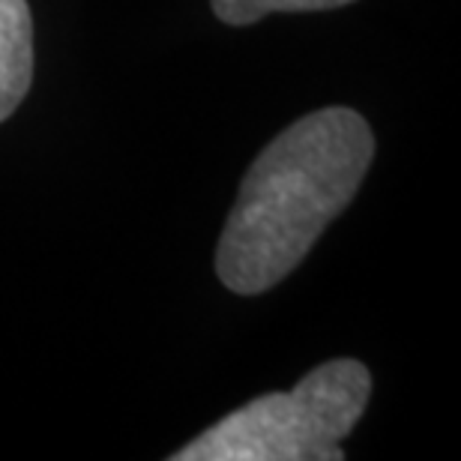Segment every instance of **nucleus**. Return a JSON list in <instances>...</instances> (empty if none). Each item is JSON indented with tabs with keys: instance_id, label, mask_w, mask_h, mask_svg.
<instances>
[{
	"instance_id": "nucleus-3",
	"label": "nucleus",
	"mask_w": 461,
	"mask_h": 461,
	"mask_svg": "<svg viewBox=\"0 0 461 461\" xmlns=\"http://www.w3.org/2000/svg\"><path fill=\"white\" fill-rule=\"evenodd\" d=\"M33 81V18L27 0H0V123Z\"/></svg>"
},
{
	"instance_id": "nucleus-1",
	"label": "nucleus",
	"mask_w": 461,
	"mask_h": 461,
	"mask_svg": "<svg viewBox=\"0 0 461 461\" xmlns=\"http://www.w3.org/2000/svg\"><path fill=\"white\" fill-rule=\"evenodd\" d=\"M372 159V126L354 108H321L276 135L249 165L219 237L225 288L255 297L297 270L354 201Z\"/></svg>"
},
{
	"instance_id": "nucleus-2",
	"label": "nucleus",
	"mask_w": 461,
	"mask_h": 461,
	"mask_svg": "<svg viewBox=\"0 0 461 461\" xmlns=\"http://www.w3.org/2000/svg\"><path fill=\"white\" fill-rule=\"evenodd\" d=\"M372 375L339 357L312 368L291 393L258 395L189 440L171 461H342V440L363 417Z\"/></svg>"
},
{
	"instance_id": "nucleus-4",
	"label": "nucleus",
	"mask_w": 461,
	"mask_h": 461,
	"mask_svg": "<svg viewBox=\"0 0 461 461\" xmlns=\"http://www.w3.org/2000/svg\"><path fill=\"white\" fill-rule=\"evenodd\" d=\"M357 0H210L219 22L246 27L270 13H330Z\"/></svg>"
}]
</instances>
